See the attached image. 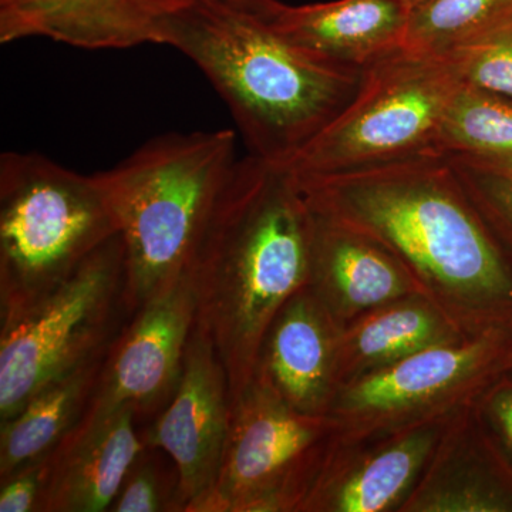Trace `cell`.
<instances>
[{"instance_id": "27", "label": "cell", "mask_w": 512, "mask_h": 512, "mask_svg": "<svg viewBox=\"0 0 512 512\" xmlns=\"http://www.w3.org/2000/svg\"><path fill=\"white\" fill-rule=\"evenodd\" d=\"M52 470V454L0 478V512H40Z\"/></svg>"}, {"instance_id": "4", "label": "cell", "mask_w": 512, "mask_h": 512, "mask_svg": "<svg viewBox=\"0 0 512 512\" xmlns=\"http://www.w3.org/2000/svg\"><path fill=\"white\" fill-rule=\"evenodd\" d=\"M235 146L232 130L167 134L96 173L126 251L131 315L192 271Z\"/></svg>"}, {"instance_id": "25", "label": "cell", "mask_w": 512, "mask_h": 512, "mask_svg": "<svg viewBox=\"0 0 512 512\" xmlns=\"http://www.w3.org/2000/svg\"><path fill=\"white\" fill-rule=\"evenodd\" d=\"M111 512H183L180 474L158 448L146 447L128 470Z\"/></svg>"}, {"instance_id": "6", "label": "cell", "mask_w": 512, "mask_h": 512, "mask_svg": "<svg viewBox=\"0 0 512 512\" xmlns=\"http://www.w3.org/2000/svg\"><path fill=\"white\" fill-rule=\"evenodd\" d=\"M460 84L446 57L400 47L363 70L355 99L288 165L308 180L444 156L441 126Z\"/></svg>"}, {"instance_id": "23", "label": "cell", "mask_w": 512, "mask_h": 512, "mask_svg": "<svg viewBox=\"0 0 512 512\" xmlns=\"http://www.w3.org/2000/svg\"><path fill=\"white\" fill-rule=\"evenodd\" d=\"M447 157L478 214L512 262V165Z\"/></svg>"}, {"instance_id": "19", "label": "cell", "mask_w": 512, "mask_h": 512, "mask_svg": "<svg viewBox=\"0 0 512 512\" xmlns=\"http://www.w3.org/2000/svg\"><path fill=\"white\" fill-rule=\"evenodd\" d=\"M456 323L423 298L380 306L340 329L333 382L343 384L439 343L467 338Z\"/></svg>"}, {"instance_id": "24", "label": "cell", "mask_w": 512, "mask_h": 512, "mask_svg": "<svg viewBox=\"0 0 512 512\" xmlns=\"http://www.w3.org/2000/svg\"><path fill=\"white\" fill-rule=\"evenodd\" d=\"M441 56L461 84L512 100V19Z\"/></svg>"}, {"instance_id": "18", "label": "cell", "mask_w": 512, "mask_h": 512, "mask_svg": "<svg viewBox=\"0 0 512 512\" xmlns=\"http://www.w3.org/2000/svg\"><path fill=\"white\" fill-rule=\"evenodd\" d=\"M409 6L400 0H335L288 6L264 18L293 45L326 62L365 70L403 47Z\"/></svg>"}, {"instance_id": "1", "label": "cell", "mask_w": 512, "mask_h": 512, "mask_svg": "<svg viewBox=\"0 0 512 512\" xmlns=\"http://www.w3.org/2000/svg\"><path fill=\"white\" fill-rule=\"evenodd\" d=\"M299 180V178H298ZM309 210L372 238L468 336L512 330V262L447 156L299 180Z\"/></svg>"}, {"instance_id": "13", "label": "cell", "mask_w": 512, "mask_h": 512, "mask_svg": "<svg viewBox=\"0 0 512 512\" xmlns=\"http://www.w3.org/2000/svg\"><path fill=\"white\" fill-rule=\"evenodd\" d=\"M197 0H0V43L46 37L80 49L164 45L168 26Z\"/></svg>"}, {"instance_id": "12", "label": "cell", "mask_w": 512, "mask_h": 512, "mask_svg": "<svg viewBox=\"0 0 512 512\" xmlns=\"http://www.w3.org/2000/svg\"><path fill=\"white\" fill-rule=\"evenodd\" d=\"M457 413L414 421L356 443H343L338 434L301 512L399 510Z\"/></svg>"}, {"instance_id": "17", "label": "cell", "mask_w": 512, "mask_h": 512, "mask_svg": "<svg viewBox=\"0 0 512 512\" xmlns=\"http://www.w3.org/2000/svg\"><path fill=\"white\" fill-rule=\"evenodd\" d=\"M137 419L133 406H123L80 421L52 453L40 512L110 511L128 470L146 448Z\"/></svg>"}, {"instance_id": "26", "label": "cell", "mask_w": 512, "mask_h": 512, "mask_svg": "<svg viewBox=\"0 0 512 512\" xmlns=\"http://www.w3.org/2000/svg\"><path fill=\"white\" fill-rule=\"evenodd\" d=\"M476 410L485 431L512 470V372H503L481 392Z\"/></svg>"}, {"instance_id": "20", "label": "cell", "mask_w": 512, "mask_h": 512, "mask_svg": "<svg viewBox=\"0 0 512 512\" xmlns=\"http://www.w3.org/2000/svg\"><path fill=\"white\" fill-rule=\"evenodd\" d=\"M106 357H96L47 383L18 414L0 421V478L52 454L72 433L92 402Z\"/></svg>"}, {"instance_id": "14", "label": "cell", "mask_w": 512, "mask_h": 512, "mask_svg": "<svg viewBox=\"0 0 512 512\" xmlns=\"http://www.w3.org/2000/svg\"><path fill=\"white\" fill-rule=\"evenodd\" d=\"M397 511L512 512V470L485 431L476 402L448 423Z\"/></svg>"}, {"instance_id": "21", "label": "cell", "mask_w": 512, "mask_h": 512, "mask_svg": "<svg viewBox=\"0 0 512 512\" xmlns=\"http://www.w3.org/2000/svg\"><path fill=\"white\" fill-rule=\"evenodd\" d=\"M440 150L512 165V100L460 84L444 116Z\"/></svg>"}, {"instance_id": "16", "label": "cell", "mask_w": 512, "mask_h": 512, "mask_svg": "<svg viewBox=\"0 0 512 512\" xmlns=\"http://www.w3.org/2000/svg\"><path fill=\"white\" fill-rule=\"evenodd\" d=\"M312 218L309 286L340 328L389 303L406 298L427 301L419 282L383 245L313 212Z\"/></svg>"}, {"instance_id": "28", "label": "cell", "mask_w": 512, "mask_h": 512, "mask_svg": "<svg viewBox=\"0 0 512 512\" xmlns=\"http://www.w3.org/2000/svg\"><path fill=\"white\" fill-rule=\"evenodd\" d=\"M235 8L247 10L249 13L268 18L279 5L278 0H222Z\"/></svg>"}, {"instance_id": "29", "label": "cell", "mask_w": 512, "mask_h": 512, "mask_svg": "<svg viewBox=\"0 0 512 512\" xmlns=\"http://www.w3.org/2000/svg\"><path fill=\"white\" fill-rule=\"evenodd\" d=\"M400 2H403L404 5L409 6V8H413V6L419 5V3L423 2V0H400Z\"/></svg>"}, {"instance_id": "11", "label": "cell", "mask_w": 512, "mask_h": 512, "mask_svg": "<svg viewBox=\"0 0 512 512\" xmlns=\"http://www.w3.org/2000/svg\"><path fill=\"white\" fill-rule=\"evenodd\" d=\"M229 420L227 370L211 340L195 325L177 389L143 434L146 447L158 448L174 461L180 474L183 512L214 487Z\"/></svg>"}, {"instance_id": "7", "label": "cell", "mask_w": 512, "mask_h": 512, "mask_svg": "<svg viewBox=\"0 0 512 512\" xmlns=\"http://www.w3.org/2000/svg\"><path fill=\"white\" fill-rule=\"evenodd\" d=\"M131 316L117 234L46 298L0 322V421L47 383L107 355Z\"/></svg>"}, {"instance_id": "5", "label": "cell", "mask_w": 512, "mask_h": 512, "mask_svg": "<svg viewBox=\"0 0 512 512\" xmlns=\"http://www.w3.org/2000/svg\"><path fill=\"white\" fill-rule=\"evenodd\" d=\"M117 231L96 174L42 154L0 157V322L64 284Z\"/></svg>"}, {"instance_id": "10", "label": "cell", "mask_w": 512, "mask_h": 512, "mask_svg": "<svg viewBox=\"0 0 512 512\" xmlns=\"http://www.w3.org/2000/svg\"><path fill=\"white\" fill-rule=\"evenodd\" d=\"M195 320L197 301L188 274L133 313L107 353L83 419L123 406H133L138 417H156L180 382Z\"/></svg>"}, {"instance_id": "2", "label": "cell", "mask_w": 512, "mask_h": 512, "mask_svg": "<svg viewBox=\"0 0 512 512\" xmlns=\"http://www.w3.org/2000/svg\"><path fill=\"white\" fill-rule=\"evenodd\" d=\"M313 218L286 164L238 160L190 272L195 325L227 370L231 402L254 380L276 315L311 282Z\"/></svg>"}, {"instance_id": "8", "label": "cell", "mask_w": 512, "mask_h": 512, "mask_svg": "<svg viewBox=\"0 0 512 512\" xmlns=\"http://www.w3.org/2000/svg\"><path fill=\"white\" fill-rule=\"evenodd\" d=\"M342 424L289 406L258 379L231 402L214 487L187 512H301Z\"/></svg>"}, {"instance_id": "9", "label": "cell", "mask_w": 512, "mask_h": 512, "mask_svg": "<svg viewBox=\"0 0 512 512\" xmlns=\"http://www.w3.org/2000/svg\"><path fill=\"white\" fill-rule=\"evenodd\" d=\"M512 330H491L421 349L343 384L330 403L339 439L356 443L476 402L508 372Z\"/></svg>"}, {"instance_id": "3", "label": "cell", "mask_w": 512, "mask_h": 512, "mask_svg": "<svg viewBox=\"0 0 512 512\" xmlns=\"http://www.w3.org/2000/svg\"><path fill=\"white\" fill-rule=\"evenodd\" d=\"M164 45L197 64L249 148L291 164L355 99L363 70L338 66L286 40L262 16L197 0L170 23Z\"/></svg>"}, {"instance_id": "30", "label": "cell", "mask_w": 512, "mask_h": 512, "mask_svg": "<svg viewBox=\"0 0 512 512\" xmlns=\"http://www.w3.org/2000/svg\"><path fill=\"white\" fill-rule=\"evenodd\" d=\"M508 372H512V345L510 353H508Z\"/></svg>"}, {"instance_id": "15", "label": "cell", "mask_w": 512, "mask_h": 512, "mask_svg": "<svg viewBox=\"0 0 512 512\" xmlns=\"http://www.w3.org/2000/svg\"><path fill=\"white\" fill-rule=\"evenodd\" d=\"M340 325L311 286L285 303L266 333L254 379L293 409L328 414Z\"/></svg>"}, {"instance_id": "22", "label": "cell", "mask_w": 512, "mask_h": 512, "mask_svg": "<svg viewBox=\"0 0 512 512\" xmlns=\"http://www.w3.org/2000/svg\"><path fill=\"white\" fill-rule=\"evenodd\" d=\"M512 19V0H423L410 8L403 47L446 55Z\"/></svg>"}]
</instances>
